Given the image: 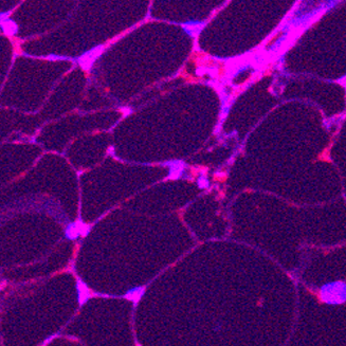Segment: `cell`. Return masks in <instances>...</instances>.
Wrapping results in <instances>:
<instances>
[{
	"label": "cell",
	"instance_id": "cell-1",
	"mask_svg": "<svg viewBox=\"0 0 346 346\" xmlns=\"http://www.w3.org/2000/svg\"><path fill=\"white\" fill-rule=\"evenodd\" d=\"M319 298L322 303L331 306L342 305L346 303V282H330L320 288Z\"/></svg>",
	"mask_w": 346,
	"mask_h": 346
}]
</instances>
